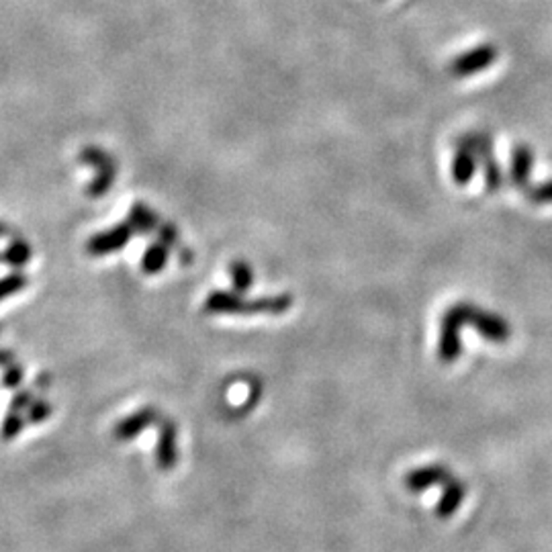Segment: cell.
Listing matches in <instances>:
<instances>
[{"label":"cell","instance_id":"6da1fadb","mask_svg":"<svg viewBox=\"0 0 552 552\" xmlns=\"http://www.w3.org/2000/svg\"><path fill=\"white\" fill-rule=\"evenodd\" d=\"M292 307V297L278 295V297H264L254 303H248L245 299L234 292H211L205 301V311L213 315H237V314H268L281 315Z\"/></svg>","mask_w":552,"mask_h":552},{"label":"cell","instance_id":"7a4b0ae2","mask_svg":"<svg viewBox=\"0 0 552 552\" xmlns=\"http://www.w3.org/2000/svg\"><path fill=\"white\" fill-rule=\"evenodd\" d=\"M133 237V228L129 222L119 223L113 229H106L103 234L92 236L86 244V250L92 256H106L113 254V252H119L123 245H128L129 239Z\"/></svg>","mask_w":552,"mask_h":552},{"label":"cell","instance_id":"3957f363","mask_svg":"<svg viewBox=\"0 0 552 552\" xmlns=\"http://www.w3.org/2000/svg\"><path fill=\"white\" fill-rule=\"evenodd\" d=\"M80 159H82V162H86V164L97 166L98 168V178L90 184L89 195H95V197L105 195V192L109 190V186L113 184V178H115L113 158L106 156L105 152L98 150V148H86L82 152V156H80Z\"/></svg>","mask_w":552,"mask_h":552},{"label":"cell","instance_id":"277c9868","mask_svg":"<svg viewBox=\"0 0 552 552\" xmlns=\"http://www.w3.org/2000/svg\"><path fill=\"white\" fill-rule=\"evenodd\" d=\"M448 481H452V478L447 467H442V464H430V467L411 470V473L405 477V487L414 491V494H420V491L434 487V485H444Z\"/></svg>","mask_w":552,"mask_h":552},{"label":"cell","instance_id":"5b68a950","mask_svg":"<svg viewBox=\"0 0 552 552\" xmlns=\"http://www.w3.org/2000/svg\"><path fill=\"white\" fill-rule=\"evenodd\" d=\"M497 58V50L494 45H481L473 51H467L464 56H461L452 64V72H456L458 76H467V74H475V72L487 68L495 62Z\"/></svg>","mask_w":552,"mask_h":552},{"label":"cell","instance_id":"8992f818","mask_svg":"<svg viewBox=\"0 0 552 552\" xmlns=\"http://www.w3.org/2000/svg\"><path fill=\"white\" fill-rule=\"evenodd\" d=\"M464 495H467L464 485L452 478V481H448L447 489H444L442 497L436 503V516L440 517V520H448V517L455 516L464 501Z\"/></svg>","mask_w":552,"mask_h":552},{"label":"cell","instance_id":"52a82bcc","mask_svg":"<svg viewBox=\"0 0 552 552\" xmlns=\"http://www.w3.org/2000/svg\"><path fill=\"white\" fill-rule=\"evenodd\" d=\"M166 262H168V245L166 244H152L142 256V270L148 275H156V272L164 270Z\"/></svg>","mask_w":552,"mask_h":552},{"label":"cell","instance_id":"ba28073f","mask_svg":"<svg viewBox=\"0 0 552 552\" xmlns=\"http://www.w3.org/2000/svg\"><path fill=\"white\" fill-rule=\"evenodd\" d=\"M129 223H131L133 231H144V234H148V231L158 228V217L150 207L137 203V205H133L129 211Z\"/></svg>","mask_w":552,"mask_h":552},{"label":"cell","instance_id":"9c48e42d","mask_svg":"<svg viewBox=\"0 0 552 552\" xmlns=\"http://www.w3.org/2000/svg\"><path fill=\"white\" fill-rule=\"evenodd\" d=\"M231 281H234L236 292H248L252 283H254V272H252L248 262H234L231 264Z\"/></svg>","mask_w":552,"mask_h":552},{"label":"cell","instance_id":"30bf717a","mask_svg":"<svg viewBox=\"0 0 552 552\" xmlns=\"http://www.w3.org/2000/svg\"><path fill=\"white\" fill-rule=\"evenodd\" d=\"M29 258H31V250H29V245L23 242L11 244V248L6 250V254H4V260L12 266H17V268H21L23 264L29 262Z\"/></svg>","mask_w":552,"mask_h":552},{"label":"cell","instance_id":"8fae6325","mask_svg":"<svg viewBox=\"0 0 552 552\" xmlns=\"http://www.w3.org/2000/svg\"><path fill=\"white\" fill-rule=\"evenodd\" d=\"M25 284H27V278L23 275H11V276L0 278V301L25 289Z\"/></svg>","mask_w":552,"mask_h":552},{"label":"cell","instance_id":"7c38bea8","mask_svg":"<svg viewBox=\"0 0 552 552\" xmlns=\"http://www.w3.org/2000/svg\"><path fill=\"white\" fill-rule=\"evenodd\" d=\"M21 377H23L21 369H19L17 364H11L9 372H6V375H4V385H6V387H17V385L21 383Z\"/></svg>","mask_w":552,"mask_h":552},{"label":"cell","instance_id":"4fadbf2b","mask_svg":"<svg viewBox=\"0 0 552 552\" xmlns=\"http://www.w3.org/2000/svg\"><path fill=\"white\" fill-rule=\"evenodd\" d=\"M159 236H162V244L166 245H172L178 242V231H175L170 228V225H164V228H159Z\"/></svg>","mask_w":552,"mask_h":552},{"label":"cell","instance_id":"5bb4252c","mask_svg":"<svg viewBox=\"0 0 552 552\" xmlns=\"http://www.w3.org/2000/svg\"><path fill=\"white\" fill-rule=\"evenodd\" d=\"M11 361H15V356H12L11 352H0V367H4V364L6 367H11L12 364Z\"/></svg>","mask_w":552,"mask_h":552}]
</instances>
